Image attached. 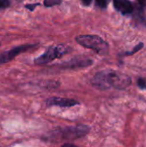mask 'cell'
Segmentation results:
<instances>
[{
	"label": "cell",
	"instance_id": "9a60e30c",
	"mask_svg": "<svg viewBox=\"0 0 146 147\" xmlns=\"http://www.w3.org/2000/svg\"><path fill=\"white\" fill-rule=\"evenodd\" d=\"M40 4V3H28V4H26V5H25V8L28 9L30 10V11H34V10L35 9V7L39 6Z\"/></svg>",
	"mask_w": 146,
	"mask_h": 147
},
{
	"label": "cell",
	"instance_id": "52a82bcc",
	"mask_svg": "<svg viewBox=\"0 0 146 147\" xmlns=\"http://www.w3.org/2000/svg\"><path fill=\"white\" fill-rule=\"evenodd\" d=\"M79 104V102L74 99H69V98H63V97H50L46 100V106H58L62 108H71L76 105Z\"/></svg>",
	"mask_w": 146,
	"mask_h": 147
},
{
	"label": "cell",
	"instance_id": "5b68a950",
	"mask_svg": "<svg viewBox=\"0 0 146 147\" xmlns=\"http://www.w3.org/2000/svg\"><path fill=\"white\" fill-rule=\"evenodd\" d=\"M37 47V44H24L18 47H15L11 49L4 51L0 53V65L6 64L15 59L20 53H25L30 49H33Z\"/></svg>",
	"mask_w": 146,
	"mask_h": 147
},
{
	"label": "cell",
	"instance_id": "ba28073f",
	"mask_svg": "<svg viewBox=\"0 0 146 147\" xmlns=\"http://www.w3.org/2000/svg\"><path fill=\"white\" fill-rule=\"evenodd\" d=\"M115 9L124 16L133 14L135 7L130 0H113Z\"/></svg>",
	"mask_w": 146,
	"mask_h": 147
},
{
	"label": "cell",
	"instance_id": "e0dca14e",
	"mask_svg": "<svg viewBox=\"0 0 146 147\" xmlns=\"http://www.w3.org/2000/svg\"><path fill=\"white\" fill-rule=\"evenodd\" d=\"M138 2L139 3V4L140 5H142V6H145L146 5V0H138Z\"/></svg>",
	"mask_w": 146,
	"mask_h": 147
},
{
	"label": "cell",
	"instance_id": "7c38bea8",
	"mask_svg": "<svg viewBox=\"0 0 146 147\" xmlns=\"http://www.w3.org/2000/svg\"><path fill=\"white\" fill-rule=\"evenodd\" d=\"M62 3V0H44L45 7H52L55 5H59Z\"/></svg>",
	"mask_w": 146,
	"mask_h": 147
},
{
	"label": "cell",
	"instance_id": "30bf717a",
	"mask_svg": "<svg viewBox=\"0 0 146 147\" xmlns=\"http://www.w3.org/2000/svg\"><path fill=\"white\" fill-rule=\"evenodd\" d=\"M144 47V43L143 42H140V43H139L138 45H136L134 47H133V51H130V52H126V53H124V55H126V56H130V55H133V54H135L136 53H138L139 51H140L142 48Z\"/></svg>",
	"mask_w": 146,
	"mask_h": 147
},
{
	"label": "cell",
	"instance_id": "6da1fadb",
	"mask_svg": "<svg viewBox=\"0 0 146 147\" xmlns=\"http://www.w3.org/2000/svg\"><path fill=\"white\" fill-rule=\"evenodd\" d=\"M92 85L100 90H107L110 88L125 90L132 84L131 78L120 71L114 70L101 71L95 74L91 80Z\"/></svg>",
	"mask_w": 146,
	"mask_h": 147
},
{
	"label": "cell",
	"instance_id": "8fae6325",
	"mask_svg": "<svg viewBox=\"0 0 146 147\" xmlns=\"http://www.w3.org/2000/svg\"><path fill=\"white\" fill-rule=\"evenodd\" d=\"M110 0H96V6H97L100 9H106L108 5L109 4Z\"/></svg>",
	"mask_w": 146,
	"mask_h": 147
},
{
	"label": "cell",
	"instance_id": "5bb4252c",
	"mask_svg": "<svg viewBox=\"0 0 146 147\" xmlns=\"http://www.w3.org/2000/svg\"><path fill=\"white\" fill-rule=\"evenodd\" d=\"M138 86L140 89H146V80L143 78L138 79Z\"/></svg>",
	"mask_w": 146,
	"mask_h": 147
},
{
	"label": "cell",
	"instance_id": "2e32d148",
	"mask_svg": "<svg viewBox=\"0 0 146 147\" xmlns=\"http://www.w3.org/2000/svg\"><path fill=\"white\" fill-rule=\"evenodd\" d=\"M81 1H82L83 5H84V6H89L92 2V0H81Z\"/></svg>",
	"mask_w": 146,
	"mask_h": 147
},
{
	"label": "cell",
	"instance_id": "9c48e42d",
	"mask_svg": "<svg viewBox=\"0 0 146 147\" xmlns=\"http://www.w3.org/2000/svg\"><path fill=\"white\" fill-rule=\"evenodd\" d=\"M133 14H134L133 22L137 23L138 25H142L144 27H146V17L143 9V6L141 5V7H139L137 9H135Z\"/></svg>",
	"mask_w": 146,
	"mask_h": 147
},
{
	"label": "cell",
	"instance_id": "8992f818",
	"mask_svg": "<svg viewBox=\"0 0 146 147\" xmlns=\"http://www.w3.org/2000/svg\"><path fill=\"white\" fill-rule=\"evenodd\" d=\"M93 64V60L88 58H74L71 60H68L65 63L59 64V67L61 69H78L82 67H87Z\"/></svg>",
	"mask_w": 146,
	"mask_h": 147
},
{
	"label": "cell",
	"instance_id": "277c9868",
	"mask_svg": "<svg viewBox=\"0 0 146 147\" xmlns=\"http://www.w3.org/2000/svg\"><path fill=\"white\" fill-rule=\"evenodd\" d=\"M70 50H71V47L64 44H59L57 46H51L46 50V52L43 54L34 59V63L38 65H46L53 61L54 59H59L65 56V54L69 53L71 52Z\"/></svg>",
	"mask_w": 146,
	"mask_h": 147
},
{
	"label": "cell",
	"instance_id": "7a4b0ae2",
	"mask_svg": "<svg viewBox=\"0 0 146 147\" xmlns=\"http://www.w3.org/2000/svg\"><path fill=\"white\" fill-rule=\"evenodd\" d=\"M89 127L86 125H77L59 127L48 134V141L59 142L61 140H75L84 137L89 132Z\"/></svg>",
	"mask_w": 146,
	"mask_h": 147
},
{
	"label": "cell",
	"instance_id": "3957f363",
	"mask_svg": "<svg viewBox=\"0 0 146 147\" xmlns=\"http://www.w3.org/2000/svg\"><path fill=\"white\" fill-rule=\"evenodd\" d=\"M76 41L82 47L91 49L98 54L106 55L108 53L109 46L103 39L95 34H82L75 38Z\"/></svg>",
	"mask_w": 146,
	"mask_h": 147
},
{
	"label": "cell",
	"instance_id": "4fadbf2b",
	"mask_svg": "<svg viewBox=\"0 0 146 147\" xmlns=\"http://www.w3.org/2000/svg\"><path fill=\"white\" fill-rule=\"evenodd\" d=\"M10 6L9 0H0V10L7 9Z\"/></svg>",
	"mask_w": 146,
	"mask_h": 147
}]
</instances>
